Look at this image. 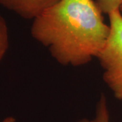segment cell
Returning a JSON list of instances; mask_svg holds the SVG:
<instances>
[{
  "label": "cell",
  "instance_id": "3",
  "mask_svg": "<svg viewBox=\"0 0 122 122\" xmlns=\"http://www.w3.org/2000/svg\"><path fill=\"white\" fill-rule=\"evenodd\" d=\"M61 0H0V5L25 19H35Z\"/></svg>",
  "mask_w": 122,
  "mask_h": 122
},
{
  "label": "cell",
  "instance_id": "1",
  "mask_svg": "<svg viewBox=\"0 0 122 122\" xmlns=\"http://www.w3.org/2000/svg\"><path fill=\"white\" fill-rule=\"evenodd\" d=\"M111 33L94 0H61L33 19L30 33L62 65L79 66L98 58Z\"/></svg>",
  "mask_w": 122,
  "mask_h": 122
},
{
  "label": "cell",
  "instance_id": "5",
  "mask_svg": "<svg viewBox=\"0 0 122 122\" xmlns=\"http://www.w3.org/2000/svg\"><path fill=\"white\" fill-rule=\"evenodd\" d=\"M9 46L8 29L4 17L0 14V62L3 59Z\"/></svg>",
  "mask_w": 122,
  "mask_h": 122
},
{
  "label": "cell",
  "instance_id": "7",
  "mask_svg": "<svg viewBox=\"0 0 122 122\" xmlns=\"http://www.w3.org/2000/svg\"><path fill=\"white\" fill-rule=\"evenodd\" d=\"M16 122V119L13 117H12V116H10V117H5V119H4L1 122Z\"/></svg>",
  "mask_w": 122,
  "mask_h": 122
},
{
  "label": "cell",
  "instance_id": "8",
  "mask_svg": "<svg viewBox=\"0 0 122 122\" xmlns=\"http://www.w3.org/2000/svg\"><path fill=\"white\" fill-rule=\"evenodd\" d=\"M119 11H120V12H122V5H121L120 8H119Z\"/></svg>",
  "mask_w": 122,
  "mask_h": 122
},
{
  "label": "cell",
  "instance_id": "2",
  "mask_svg": "<svg viewBox=\"0 0 122 122\" xmlns=\"http://www.w3.org/2000/svg\"><path fill=\"white\" fill-rule=\"evenodd\" d=\"M111 33L105 48L98 56L103 70V80L114 96L122 101V13L109 14Z\"/></svg>",
  "mask_w": 122,
  "mask_h": 122
},
{
  "label": "cell",
  "instance_id": "6",
  "mask_svg": "<svg viewBox=\"0 0 122 122\" xmlns=\"http://www.w3.org/2000/svg\"><path fill=\"white\" fill-rule=\"evenodd\" d=\"M96 2L102 13L109 14L119 10L122 0H96Z\"/></svg>",
  "mask_w": 122,
  "mask_h": 122
},
{
  "label": "cell",
  "instance_id": "4",
  "mask_svg": "<svg viewBox=\"0 0 122 122\" xmlns=\"http://www.w3.org/2000/svg\"><path fill=\"white\" fill-rule=\"evenodd\" d=\"M77 122H110V114L107 101L104 94H102L96 107L95 117L92 119L83 118Z\"/></svg>",
  "mask_w": 122,
  "mask_h": 122
}]
</instances>
